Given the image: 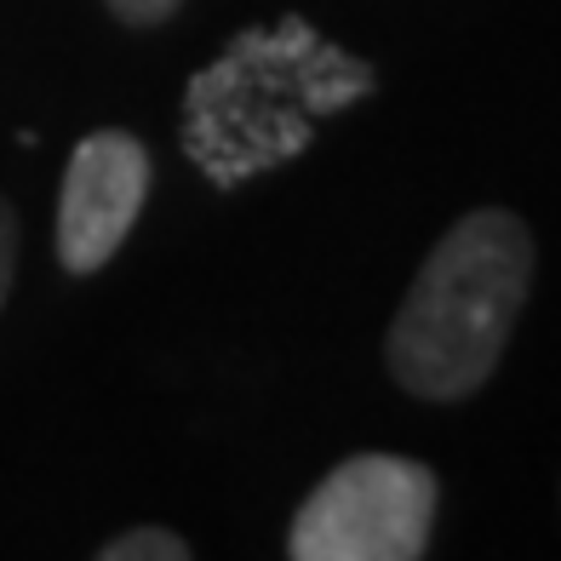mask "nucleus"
I'll list each match as a JSON object with an SVG mask.
<instances>
[{
    "label": "nucleus",
    "instance_id": "20e7f679",
    "mask_svg": "<svg viewBox=\"0 0 561 561\" xmlns=\"http://www.w3.org/2000/svg\"><path fill=\"white\" fill-rule=\"evenodd\" d=\"M98 556L104 561H190V545L167 527H133V533H121V539H110Z\"/></svg>",
    "mask_w": 561,
    "mask_h": 561
},
{
    "label": "nucleus",
    "instance_id": "f03ea898",
    "mask_svg": "<svg viewBox=\"0 0 561 561\" xmlns=\"http://www.w3.org/2000/svg\"><path fill=\"white\" fill-rule=\"evenodd\" d=\"M436 522V476L413 458L362 453L304 499L287 550L298 561H419Z\"/></svg>",
    "mask_w": 561,
    "mask_h": 561
},
{
    "label": "nucleus",
    "instance_id": "423d86ee",
    "mask_svg": "<svg viewBox=\"0 0 561 561\" xmlns=\"http://www.w3.org/2000/svg\"><path fill=\"white\" fill-rule=\"evenodd\" d=\"M12 270H18V213L0 201V304L12 293Z\"/></svg>",
    "mask_w": 561,
    "mask_h": 561
},
{
    "label": "nucleus",
    "instance_id": "7ed1b4c3",
    "mask_svg": "<svg viewBox=\"0 0 561 561\" xmlns=\"http://www.w3.org/2000/svg\"><path fill=\"white\" fill-rule=\"evenodd\" d=\"M149 195V156L126 133H92L69 156L58 195V259L75 275L104 270L133 236Z\"/></svg>",
    "mask_w": 561,
    "mask_h": 561
},
{
    "label": "nucleus",
    "instance_id": "39448f33",
    "mask_svg": "<svg viewBox=\"0 0 561 561\" xmlns=\"http://www.w3.org/2000/svg\"><path fill=\"white\" fill-rule=\"evenodd\" d=\"M184 0H110V12L121 23H138V30H149V23H167Z\"/></svg>",
    "mask_w": 561,
    "mask_h": 561
},
{
    "label": "nucleus",
    "instance_id": "f257e3e1",
    "mask_svg": "<svg viewBox=\"0 0 561 561\" xmlns=\"http://www.w3.org/2000/svg\"><path fill=\"white\" fill-rule=\"evenodd\" d=\"M533 287V236L516 213L458 218L407 287L390 327V373L424 401H465L488 385Z\"/></svg>",
    "mask_w": 561,
    "mask_h": 561
}]
</instances>
